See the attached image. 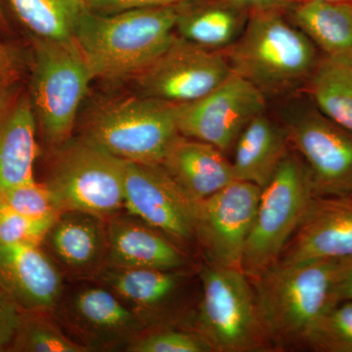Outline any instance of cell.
Listing matches in <instances>:
<instances>
[{
    "mask_svg": "<svg viewBox=\"0 0 352 352\" xmlns=\"http://www.w3.org/2000/svg\"><path fill=\"white\" fill-rule=\"evenodd\" d=\"M352 259H319L276 263L254 285L259 317L270 344L305 346L310 330L333 305L336 288Z\"/></svg>",
    "mask_w": 352,
    "mask_h": 352,
    "instance_id": "obj_1",
    "label": "cell"
},
{
    "mask_svg": "<svg viewBox=\"0 0 352 352\" xmlns=\"http://www.w3.org/2000/svg\"><path fill=\"white\" fill-rule=\"evenodd\" d=\"M179 6L109 15L87 9L75 41L94 78L122 80L147 68L175 38Z\"/></svg>",
    "mask_w": 352,
    "mask_h": 352,
    "instance_id": "obj_2",
    "label": "cell"
},
{
    "mask_svg": "<svg viewBox=\"0 0 352 352\" xmlns=\"http://www.w3.org/2000/svg\"><path fill=\"white\" fill-rule=\"evenodd\" d=\"M251 13L240 38L228 48L234 73L264 94L289 90L310 78L318 63L311 39L278 10Z\"/></svg>",
    "mask_w": 352,
    "mask_h": 352,
    "instance_id": "obj_3",
    "label": "cell"
},
{
    "mask_svg": "<svg viewBox=\"0 0 352 352\" xmlns=\"http://www.w3.org/2000/svg\"><path fill=\"white\" fill-rule=\"evenodd\" d=\"M54 151L44 184L60 214L82 212L107 220L124 208L126 161L83 138H71Z\"/></svg>",
    "mask_w": 352,
    "mask_h": 352,
    "instance_id": "obj_4",
    "label": "cell"
},
{
    "mask_svg": "<svg viewBox=\"0 0 352 352\" xmlns=\"http://www.w3.org/2000/svg\"><path fill=\"white\" fill-rule=\"evenodd\" d=\"M197 332L212 351H265L270 342L259 317L251 280L237 268L208 263L200 272Z\"/></svg>",
    "mask_w": 352,
    "mask_h": 352,
    "instance_id": "obj_5",
    "label": "cell"
},
{
    "mask_svg": "<svg viewBox=\"0 0 352 352\" xmlns=\"http://www.w3.org/2000/svg\"><path fill=\"white\" fill-rule=\"evenodd\" d=\"M315 196L305 164L287 154L261 189L241 263L250 279L278 263Z\"/></svg>",
    "mask_w": 352,
    "mask_h": 352,
    "instance_id": "obj_6",
    "label": "cell"
},
{
    "mask_svg": "<svg viewBox=\"0 0 352 352\" xmlns=\"http://www.w3.org/2000/svg\"><path fill=\"white\" fill-rule=\"evenodd\" d=\"M179 135L175 104L141 96L97 110L82 138L124 161L160 164Z\"/></svg>",
    "mask_w": 352,
    "mask_h": 352,
    "instance_id": "obj_7",
    "label": "cell"
},
{
    "mask_svg": "<svg viewBox=\"0 0 352 352\" xmlns=\"http://www.w3.org/2000/svg\"><path fill=\"white\" fill-rule=\"evenodd\" d=\"M92 80L75 39H36L32 102L44 138L54 149L72 138L76 113Z\"/></svg>",
    "mask_w": 352,
    "mask_h": 352,
    "instance_id": "obj_8",
    "label": "cell"
},
{
    "mask_svg": "<svg viewBox=\"0 0 352 352\" xmlns=\"http://www.w3.org/2000/svg\"><path fill=\"white\" fill-rule=\"evenodd\" d=\"M232 73L228 58L220 51L175 34L168 47L134 78L143 96L178 105L210 94Z\"/></svg>",
    "mask_w": 352,
    "mask_h": 352,
    "instance_id": "obj_9",
    "label": "cell"
},
{
    "mask_svg": "<svg viewBox=\"0 0 352 352\" xmlns=\"http://www.w3.org/2000/svg\"><path fill=\"white\" fill-rule=\"evenodd\" d=\"M265 94L232 73L219 87L198 100L175 105L180 135L229 151L241 132L265 109Z\"/></svg>",
    "mask_w": 352,
    "mask_h": 352,
    "instance_id": "obj_10",
    "label": "cell"
},
{
    "mask_svg": "<svg viewBox=\"0 0 352 352\" xmlns=\"http://www.w3.org/2000/svg\"><path fill=\"white\" fill-rule=\"evenodd\" d=\"M261 192L256 184L235 180L214 195L195 201L194 236L208 263L241 270Z\"/></svg>",
    "mask_w": 352,
    "mask_h": 352,
    "instance_id": "obj_11",
    "label": "cell"
},
{
    "mask_svg": "<svg viewBox=\"0 0 352 352\" xmlns=\"http://www.w3.org/2000/svg\"><path fill=\"white\" fill-rule=\"evenodd\" d=\"M286 131L317 196H352V132L321 113L298 116Z\"/></svg>",
    "mask_w": 352,
    "mask_h": 352,
    "instance_id": "obj_12",
    "label": "cell"
},
{
    "mask_svg": "<svg viewBox=\"0 0 352 352\" xmlns=\"http://www.w3.org/2000/svg\"><path fill=\"white\" fill-rule=\"evenodd\" d=\"M194 204L160 164L126 161L124 205L129 214L175 240L194 237Z\"/></svg>",
    "mask_w": 352,
    "mask_h": 352,
    "instance_id": "obj_13",
    "label": "cell"
},
{
    "mask_svg": "<svg viewBox=\"0 0 352 352\" xmlns=\"http://www.w3.org/2000/svg\"><path fill=\"white\" fill-rule=\"evenodd\" d=\"M65 311L78 342L87 351L126 349L145 326L119 296L101 285L78 289Z\"/></svg>",
    "mask_w": 352,
    "mask_h": 352,
    "instance_id": "obj_14",
    "label": "cell"
},
{
    "mask_svg": "<svg viewBox=\"0 0 352 352\" xmlns=\"http://www.w3.org/2000/svg\"><path fill=\"white\" fill-rule=\"evenodd\" d=\"M352 259V196H315L277 263Z\"/></svg>",
    "mask_w": 352,
    "mask_h": 352,
    "instance_id": "obj_15",
    "label": "cell"
},
{
    "mask_svg": "<svg viewBox=\"0 0 352 352\" xmlns=\"http://www.w3.org/2000/svg\"><path fill=\"white\" fill-rule=\"evenodd\" d=\"M0 288L25 314H46L63 296V278L41 245L0 242Z\"/></svg>",
    "mask_w": 352,
    "mask_h": 352,
    "instance_id": "obj_16",
    "label": "cell"
},
{
    "mask_svg": "<svg viewBox=\"0 0 352 352\" xmlns=\"http://www.w3.org/2000/svg\"><path fill=\"white\" fill-rule=\"evenodd\" d=\"M107 238L104 266L180 270L187 264L186 256L173 243L129 214L107 219Z\"/></svg>",
    "mask_w": 352,
    "mask_h": 352,
    "instance_id": "obj_17",
    "label": "cell"
},
{
    "mask_svg": "<svg viewBox=\"0 0 352 352\" xmlns=\"http://www.w3.org/2000/svg\"><path fill=\"white\" fill-rule=\"evenodd\" d=\"M160 166L192 201L214 195L236 180L232 163L219 148L182 135Z\"/></svg>",
    "mask_w": 352,
    "mask_h": 352,
    "instance_id": "obj_18",
    "label": "cell"
},
{
    "mask_svg": "<svg viewBox=\"0 0 352 352\" xmlns=\"http://www.w3.org/2000/svg\"><path fill=\"white\" fill-rule=\"evenodd\" d=\"M53 261L74 272L99 270L107 256V220L82 212H61L44 238Z\"/></svg>",
    "mask_w": 352,
    "mask_h": 352,
    "instance_id": "obj_19",
    "label": "cell"
},
{
    "mask_svg": "<svg viewBox=\"0 0 352 352\" xmlns=\"http://www.w3.org/2000/svg\"><path fill=\"white\" fill-rule=\"evenodd\" d=\"M184 275L178 270L118 268L103 266L96 279L133 310L144 325L163 309L182 287Z\"/></svg>",
    "mask_w": 352,
    "mask_h": 352,
    "instance_id": "obj_20",
    "label": "cell"
},
{
    "mask_svg": "<svg viewBox=\"0 0 352 352\" xmlns=\"http://www.w3.org/2000/svg\"><path fill=\"white\" fill-rule=\"evenodd\" d=\"M36 115L28 99H20L0 113V193L36 182L38 155Z\"/></svg>",
    "mask_w": 352,
    "mask_h": 352,
    "instance_id": "obj_21",
    "label": "cell"
},
{
    "mask_svg": "<svg viewBox=\"0 0 352 352\" xmlns=\"http://www.w3.org/2000/svg\"><path fill=\"white\" fill-rule=\"evenodd\" d=\"M289 142L286 129L263 113L245 126L234 145L232 163L236 180L263 189L283 161Z\"/></svg>",
    "mask_w": 352,
    "mask_h": 352,
    "instance_id": "obj_22",
    "label": "cell"
},
{
    "mask_svg": "<svg viewBox=\"0 0 352 352\" xmlns=\"http://www.w3.org/2000/svg\"><path fill=\"white\" fill-rule=\"evenodd\" d=\"M237 6L206 3L180 7L176 21L178 36L208 50L220 51L232 46L244 31L248 19Z\"/></svg>",
    "mask_w": 352,
    "mask_h": 352,
    "instance_id": "obj_23",
    "label": "cell"
},
{
    "mask_svg": "<svg viewBox=\"0 0 352 352\" xmlns=\"http://www.w3.org/2000/svg\"><path fill=\"white\" fill-rule=\"evenodd\" d=\"M294 21L330 57L352 53V0L300 3L294 10Z\"/></svg>",
    "mask_w": 352,
    "mask_h": 352,
    "instance_id": "obj_24",
    "label": "cell"
},
{
    "mask_svg": "<svg viewBox=\"0 0 352 352\" xmlns=\"http://www.w3.org/2000/svg\"><path fill=\"white\" fill-rule=\"evenodd\" d=\"M18 20L36 38L67 41L88 8L85 0H7Z\"/></svg>",
    "mask_w": 352,
    "mask_h": 352,
    "instance_id": "obj_25",
    "label": "cell"
},
{
    "mask_svg": "<svg viewBox=\"0 0 352 352\" xmlns=\"http://www.w3.org/2000/svg\"><path fill=\"white\" fill-rule=\"evenodd\" d=\"M310 92L321 113L352 132V67L327 56L310 76Z\"/></svg>",
    "mask_w": 352,
    "mask_h": 352,
    "instance_id": "obj_26",
    "label": "cell"
},
{
    "mask_svg": "<svg viewBox=\"0 0 352 352\" xmlns=\"http://www.w3.org/2000/svg\"><path fill=\"white\" fill-rule=\"evenodd\" d=\"M39 314H25L10 349L23 352H85L87 349Z\"/></svg>",
    "mask_w": 352,
    "mask_h": 352,
    "instance_id": "obj_27",
    "label": "cell"
},
{
    "mask_svg": "<svg viewBox=\"0 0 352 352\" xmlns=\"http://www.w3.org/2000/svg\"><path fill=\"white\" fill-rule=\"evenodd\" d=\"M305 346L319 352H352V302L337 303L322 315Z\"/></svg>",
    "mask_w": 352,
    "mask_h": 352,
    "instance_id": "obj_28",
    "label": "cell"
},
{
    "mask_svg": "<svg viewBox=\"0 0 352 352\" xmlns=\"http://www.w3.org/2000/svg\"><path fill=\"white\" fill-rule=\"evenodd\" d=\"M131 352H210L207 342L198 332L163 329L140 335L126 347Z\"/></svg>",
    "mask_w": 352,
    "mask_h": 352,
    "instance_id": "obj_29",
    "label": "cell"
},
{
    "mask_svg": "<svg viewBox=\"0 0 352 352\" xmlns=\"http://www.w3.org/2000/svg\"><path fill=\"white\" fill-rule=\"evenodd\" d=\"M0 200L15 212L32 219H56L60 214L44 183L34 182L7 189L0 193Z\"/></svg>",
    "mask_w": 352,
    "mask_h": 352,
    "instance_id": "obj_30",
    "label": "cell"
},
{
    "mask_svg": "<svg viewBox=\"0 0 352 352\" xmlns=\"http://www.w3.org/2000/svg\"><path fill=\"white\" fill-rule=\"evenodd\" d=\"M55 219L25 217L0 200V242L41 245Z\"/></svg>",
    "mask_w": 352,
    "mask_h": 352,
    "instance_id": "obj_31",
    "label": "cell"
},
{
    "mask_svg": "<svg viewBox=\"0 0 352 352\" xmlns=\"http://www.w3.org/2000/svg\"><path fill=\"white\" fill-rule=\"evenodd\" d=\"M25 312L0 288V351L11 346Z\"/></svg>",
    "mask_w": 352,
    "mask_h": 352,
    "instance_id": "obj_32",
    "label": "cell"
},
{
    "mask_svg": "<svg viewBox=\"0 0 352 352\" xmlns=\"http://www.w3.org/2000/svg\"><path fill=\"white\" fill-rule=\"evenodd\" d=\"M186 1L188 0H85V3L92 12L109 15L136 9L179 6Z\"/></svg>",
    "mask_w": 352,
    "mask_h": 352,
    "instance_id": "obj_33",
    "label": "cell"
},
{
    "mask_svg": "<svg viewBox=\"0 0 352 352\" xmlns=\"http://www.w3.org/2000/svg\"><path fill=\"white\" fill-rule=\"evenodd\" d=\"M234 6L245 10L254 11L279 10L286 3L287 0H226Z\"/></svg>",
    "mask_w": 352,
    "mask_h": 352,
    "instance_id": "obj_34",
    "label": "cell"
},
{
    "mask_svg": "<svg viewBox=\"0 0 352 352\" xmlns=\"http://www.w3.org/2000/svg\"><path fill=\"white\" fill-rule=\"evenodd\" d=\"M335 300L337 303L352 302V264L340 278L336 288Z\"/></svg>",
    "mask_w": 352,
    "mask_h": 352,
    "instance_id": "obj_35",
    "label": "cell"
},
{
    "mask_svg": "<svg viewBox=\"0 0 352 352\" xmlns=\"http://www.w3.org/2000/svg\"><path fill=\"white\" fill-rule=\"evenodd\" d=\"M15 58L10 50L0 44V73L7 78L15 71Z\"/></svg>",
    "mask_w": 352,
    "mask_h": 352,
    "instance_id": "obj_36",
    "label": "cell"
},
{
    "mask_svg": "<svg viewBox=\"0 0 352 352\" xmlns=\"http://www.w3.org/2000/svg\"><path fill=\"white\" fill-rule=\"evenodd\" d=\"M6 80V78H4V76L0 73V113H1L2 109H3V88Z\"/></svg>",
    "mask_w": 352,
    "mask_h": 352,
    "instance_id": "obj_37",
    "label": "cell"
},
{
    "mask_svg": "<svg viewBox=\"0 0 352 352\" xmlns=\"http://www.w3.org/2000/svg\"><path fill=\"white\" fill-rule=\"evenodd\" d=\"M289 1V0H287ZM300 3H305V2H315V1H349V0H296Z\"/></svg>",
    "mask_w": 352,
    "mask_h": 352,
    "instance_id": "obj_38",
    "label": "cell"
},
{
    "mask_svg": "<svg viewBox=\"0 0 352 352\" xmlns=\"http://www.w3.org/2000/svg\"><path fill=\"white\" fill-rule=\"evenodd\" d=\"M338 59L342 60V61L346 62L349 66L352 67V53L351 54L346 55V56L339 57Z\"/></svg>",
    "mask_w": 352,
    "mask_h": 352,
    "instance_id": "obj_39",
    "label": "cell"
},
{
    "mask_svg": "<svg viewBox=\"0 0 352 352\" xmlns=\"http://www.w3.org/2000/svg\"><path fill=\"white\" fill-rule=\"evenodd\" d=\"M4 22L3 8H2V1L0 0V23Z\"/></svg>",
    "mask_w": 352,
    "mask_h": 352,
    "instance_id": "obj_40",
    "label": "cell"
}]
</instances>
